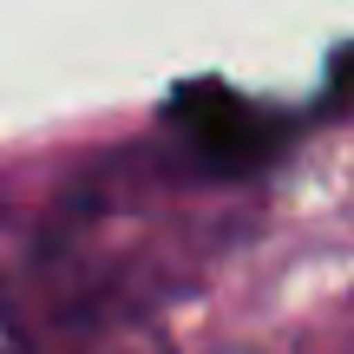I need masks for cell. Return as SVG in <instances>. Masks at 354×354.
Here are the masks:
<instances>
[{"label": "cell", "instance_id": "obj_1", "mask_svg": "<svg viewBox=\"0 0 354 354\" xmlns=\"http://www.w3.org/2000/svg\"><path fill=\"white\" fill-rule=\"evenodd\" d=\"M184 125L197 138V151L223 171H250L276 151V125L263 112H250L243 99H223V92H210V105H184Z\"/></svg>", "mask_w": 354, "mask_h": 354}, {"label": "cell", "instance_id": "obj_2", "mask_svg": "<svg viewBox=\"0 0 354 354\" xmlns=\"http://www.w3.org/2000/svg\"><path fill=\"white\" fill-rule=\"evenodd\" d=\"M13 348H20V322H13L7 302H0V354H13Z\"/></svg>", "mask_w": 354, "mask_h": 354}]
</instances>
